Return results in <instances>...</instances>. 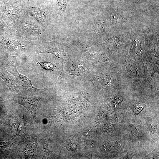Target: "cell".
Segmentation results:
<instances>
[{
  "label": "cell",
  "mask_w": 159,
  "mask_h": 159,
  "mask_svg": "<svg viewBox=\"0 0 159 159\" xmlns=\"http://www.w3.org/2000/svg\"><path fill=\"white\" fill-rule=\"evenodd\" d=\"M45 95L41 93L37 95L29 97L15 94L13 96V100L15 103L20 104L26 108L32 114L34 120L36 121L37 107L40 100Z\"/></svg>",
  "instance_id": "2"
},
{
  "label": "cell",
  "mask_w": 159,
  "mask_h": 159,
  "mask_svg": "<svg viewBox=\"0 0 159 159\" xmlns=\"http://www.w3.org/2000/svg\"><path fill=\"white\" fill-rule=\"evenodd\" d=\"M40 142L42 143L43 147L44 155L42 158H50L52 152L50 150L49 148L48 141L47 140H41Z\"/></svg>",
  "instance_id": "10"
},
{
  "label": "cell",
  "mask_w": 159,
  "mask_h": 159,
  "mask_svg": "<svg viewBox=\"0 0 159 159\" xmlns=\"http://www.w3.org/2000/svg\"><path fill=\"white\" fill-rule=\"evenodd\" d=\"M87 67L80 62H74L72 64L69 71V75L72 79L82 75L87 70Z\"/></svg>",
  "instance_id": "5"
},
{
  "label": "cell",
  "mask_w": 159,
  "mask_h": 159,
  "mask_svg": "<svg viewBox=\"0 0 159 159\" xmlns=\"http://www.w3.org/2000/svg\"><path fill=\"white\" fill-rule=\"evenodd\" d=\"M107 76L105 74H100L95 77L92 80V82L96 85H103L107 81Z\"/></svg>",
  "instance_id": "11"
},
{
  "label": "cell",
  "mask_w": 159,
  "mask_h": 159,
  "mask_svg": "<svg viewBox=\"0 0 159 159\" xmlns=\"http://www.w3.org/2000/svg\"><path fill=\"white\" fill-rule=\"evenodd\" d=\"M16 57L13 56L10 57L9 62V71L15 77L18 87L21 91H27L31 93H42L46 90V86L44 82L45 87L43 89H39L35 87L32 85V81L28 78L19 73L16 66Z\"/></svg>",
  "instance_id": "1"
},
{
  "label": "cell",
  "mask_w": 159,
  "mask_h": 159,
  "mask_svg": "<svg viewBox=\"0 0 159 159\" xmlns=\"http://www.w3.org/2000/svg\"><path fill=\"white\" fill-rule=\"evenodd\" d=\"M40 53H48L53 54L57 57L64 60L66 56V53L57 47L50 45L46 47L41 51Z\"/></svg>",
  "instance_id": "7"
},
{
  "label": "cell",
  "mask_w": 159,
  "mask_h": 159,
  "mask_svg": "<svg viewBox=\"0 0 159 159\" xmlns=\"http://www.w3.org/2000/svg\"><path fill=\"white\" fill-rule=\"evenodd\" d=\"M125 19L118 13L116 12L112 13L110 16V23L112 24L124 23Z\"/></svg>",
  "instance_id": "9"
},
{
  "label": "cell",
  "mask_w": 159,
  "mask_h": 159,
  "mask_svg": "<svg viewBox=\"0 0 159 159\" xmlns=\"http://www.w3.org/2000/svg\"><path fill=\"white\" fill-rule=\"evenodd\" d=\"M133 153L132 151V150L130 151L129 152H128L127 154L123 158L125 159H129L132 158L133 156Z\"/></svg>",
  "instance_id": "14"
},
{
  "label": "cell",
  "mask_w": 159,
  "mask_h": 159,
  "mask_svg": "<svg viewBox=\"0 0 159 159\" xmlns=\"http://www.w3.org/2000/svg\"><path fill=\"white\" fill-rule=\"evenodd\" d=\"M0 37L1 40L9 48L13 51L22 50L25 48V45L18 40L3 36Z\"/></svg>",
  "instance_id": "3"
},
{
  "label": "cell",
  "mask_w": 159,
  "mask_h": 159,
  "mask_svg": "<svg viewBox=\"0 0 159 159\" xmlns=\"http://www.w3.org/2000/svg\"><path fill=\"white\" fill-rule=\"evenodd\" d=\"M107 23L105 19L101 18L95 20L92 25L90 34L92 36L98 35L104 32Z\"/></svg>",
  "instance_id": "6"
},
{
  "label": "cell",
  "mask_w": 159,
  "mask_h": 159,
  "mask_svg": "<svg viewBox=\"0 0 159 159\" xmlns=\"http://www.w3.org/2000/svg\"><path fill=\"white\" fill-rule=\"evenodd\" d=\"M144 107L140 105H137L133 108V111L136 115H138L144 109Z\"/></svg>",
  "instance_id": "13"
},
{
  "label": "cell",
  "mask_w": 159,
  "mask_h": 159,
  "mask_svg": "<svg viewBox=\"0 0 159 159\" xmlns=\"http://www.w3.org/2000/svg\"><path fill=\"white\" fill-rule=\"evenodd\" d=\"M29 12L30 15L40 24L44 26L46 25V14L42 10L36 7H32L29 8Z\"/></svg>",
  "instance_id": "4"
},
{
  "label": "cell",
  "mask_w": 159,
  "mask_h": 159,
  "mask_svg": "<svg viewBox=\"0 0 159 159\" xmlns=\"http://www.w3.org/2000/svg\"><path fill=\"white\" fill-rule=\"evenodd\" d=\"M67 0H56V4L58 9L60 19L62 20L67 6Z\"/></svg>",
  "instance_id": "8"
},
{
  "label": "cell",
  "mask_w": 159,
  "mask_h": 159,
  "mask_svg": "<svg viewBox=\"0 0 159 159\" xmlns=\"http://www.w3.org/2000/svg\"><path fill=\"white\" fill-rule=\"evenodd\" d=\"M37 64L42 68L46 70H52L56 67L55 65L49 62H39Z\"/></svg>",
  "instance_id": "12"
}]
</instances>
